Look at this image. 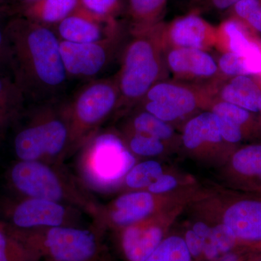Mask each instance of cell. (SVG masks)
Wrapping results in <instances>:
<instances>
[{
    "label": "cell",
    "instance_id": "6da1fadb",
    "mask_svg": "<svg viewBox=\"0 0 261 261\" xmlns=\"http://www.w3.org/2000/svg\"><path fill=\"white\" fill-rule=\"evenodd\" d=\"M5 30L8 63L25 100L33 104L63 97L69 79L55 31L23 17L10 22Z\"/></svg>",
    "mask_w": 261,
    "mask_h": 261
},
{
    "label": "cell",
    "instance_id": "7a4b0ae2",
    "mask_svg": "<svg viewBox=\"0 0 261 261\" xmlns=\"http://www.w3.org/2000/svg\"><path fill=\"white\" fill-rule=\"evenodd\" d=\"M63 97L33 103L14 139L22 161L55 162L69 153L70 128Z\"/></svg>",
    "mask_w": 261,
    "mask_h": 261
},
{
    "label": "cell",
    "instance_id": "3957f363",
    "mask_svg": "<svg viewBox=\"0 0 261 261\" xmlns=\"http://www.w3.org/2000/svg\"><path fill=\"white\" fill-rule=\"evenodd\" d=\"M130 34L133 37L123 49L121 68L116 75L120 94L118 111L139 104L162 75L158 25Z\"/></svg>",
    "mask_w": 261,
    "mask_h": 261
},
{
    "label": "cell",
    "instance_id": "277c9868",
    "mask_svg": "<svg viewBox=\"0 0 261 261\" xmlns=\"http://www.w3.org/2000/svg\"><path fill=\"white\" fill-rule=\"evenodd\" d=\"M47 261H102V233L72 226L10 230L7 232Z\"/></svg>",
    "mask_w": 261,
    "mask_h": 261
},
{
    "label": "cell",
    "instance_id": "5b68a950",
    "mask_svg": "<svg viewBox=\"0 0 261 261\" xmlns=\"http://www.w3.org/2000/svg\"><path fill=\"white\" fill-rule=\"evenodd\" d=\"M10 178L15 188L28 197L72 206L94 219L100 206L84 187L53 163L20 161L12 168Z\"/></svg>",
    "mask_w": 261,
    "mask_h": 261
},
{
    "label": "cell",
    "instance_id": "8992f818",
    "mask_svg": "<svg viewBox=\"0 0 261 261\" xmlns=\"http://www.w3.org/2000/svg\"><path fill=\"white\" fill-rule=\"evenodd\" d=\"M119 99L116 75L94 79L82 86L71 98L65 99L70 128L69 152L82 148L97 133L99 126L116 112Z\"/></svg>",
    "mask_w": 261,
    "mask_h": 261
},
{
    "label": "cell",
    "instance_id": "52a82bcc",
    "mask_svg": "<svg viewBox=\"0 0 261 261\" xmlns=\"http://www.w3.org/2000/svg\"><path fill=\"white\" fill-rule=\"evenodd\" d=\"M78 162L81 179L85 187L108 192L123 186L136 158L121 137L115 134H96L82 147Z\"/></svg>",
    "mask_w": 261,
    "mask_h": 261
},
{
    "label": "cell",
    "instance_id": "ba28073f",
    "mask_svg": "<svg viewBox=\"0 0 261 261\" xmlns=\"http://www.w3.org/2000/svg\"><path fill=\"white\" fill-rule=\"evenodd\" d=\"M194 197L192 189L169 195H154L147 190H132L122 194L108 205L99 206L94 219L101 233L106 228L119 230L149 217L184 207Z\"/></svg>",
    "mask_w": 261,
    "mask_h": 261
},
{
    "label": "cell",
    "instance_id": "9c48e42d",
    "mask_svg": "<svg viewBox=\"0 0 261 261\" xmlns=\"http://www.w3.org/2000/svg\"><path fill=\"white\" fill-rule=\"evenodd\" d=\"M206 216L227 226L242 245L261 250V195L229 194L207 201Z\"/></svg>",
    "mask_w": 261,
    "mask_h": 261
},
{
    "label": "cell",
    "instance_id": "30bf717a",
    "mask_svg": "<svg viewBox=\"0 0 261 261\" xmlns=\"http://www.w3.org/2000/svg\"><path fill=\"white\" fill-rule=\"evenodd\" d=\"M181 143L187 151L202 161H219L226 164L235 146L225 142L217 116L211 111L192 117L185 125Z\"/></svg>",
    "mask_w": 261,
    "mask_h": 261
},
{
    "label": "cell",
    "instance_id": "8fae6325",
    "mask_svg": "<svg viewBox=\"0 0 261 261\" xmlns=\"http://www.w3.org/2000/svg\"><path fill=\"white\" fill-rule=\"evenodd\" d=\"M121 36L93 43L61 41V53L68 79L94 80L113 59L121 42Z\"/></svg>",
    "mask_w": 261,
    "mask_h": 261
},
{
    "label": "cell",
    "instance_id": "7c38bea8",
    "mask_svg": "<svg viewBox=\"0 0 261 261\" xmlns=\"http://www.w3.org/2000/svg\"><path fill=\"white\" fill-rule=\"evenodd\" d=\"M182 209L165 211L119 230L120 245L126 260H145L168 236Z\"/></svg>",
    "mask_w": 261,
    "mask_h": 261
},
{
    "label": "cell",
    "instance_id": "4fadbf2b",
    "mask_svg": "<svg viewBox=\"0 0 261 261\" xmlns=\"http://www.w3.org/2000/svg\"><path fill=\"white\" fill-rule=\"evenodd\" d=\"M147 111L168 123L190 116L200 107L197 94L186 86L159 82L139 103Z\"/></svg>",
    "mask_w": 261,
    "mask_h": 261
},
{
    "label": "cell",
    "instance_id": "5bb4252c",
    "mask_svg": "<svg viewBox=\"0 0 261 261\" xmlns=\"http://www.w3.org/2000/svg\"><path fill=\"white\" fill-rule=\"evenodd\" d=\"M53 29L60 40L73 43L102 42L121 36L116 19L101 18L80 6Z\"/></svg>",
    "mask_w": 261,
    "mask_h": 261
},
{
    "label": "cell",
    "instance_id": "9a60e30c",
    "mask_svg": "<svg viewBox=\"0 0 261 261\" xmlns=\"http://www.w3.org/2000/svg\"><path fill=\"white\" fill-rule=\"evenodd\" d=\"M73 209L76 208L61 202L28 197L16 206L12 218L20 229L70 226Z\"/></svg>",
    "mask_w": 261,
    "mask_h": 261
},
{
    "label": "cell",
    "instance_id": "2e32d148",
    "mask_svg": "<svg viewBox=\"0 0 261 261\" xmlns=\"http://www.w3.org/2000/svg\"><path fill=\"white\" fill-rule=\"evenodd\" d=\"M158 27L161 37L168 39L173 47L205 50L220 36L219 29L195 13L179 17L166 25L160 23Z\"/></svg>",
    "mask_w": 261,
    "mask_h": 261
},
{
    "label": "cell",
    "instance_id": "e0dca14e",
    "mask_svg": "<svg viewBox=\"0 0 261 261\" xmlns=\"http://www.w3.org/2000/svg\"><path fill=\"white\" fill-rule=\"evenodd\" d=\"M226 165L228 178L237 188L261 195V143L237 148Z\"/></svg>",
    "mask_w": 261,
    "mask_h": 261
},
{
    "label": "cell",
    "instance_id": "ac0fdd59",
    "mask_svg": "<svg viewBox=\"0 0 261 261\" xmlns=\"http://www.w3.org/2000/svg\"><path fill=\"white\" fill-rule=\"evenodd\" d=\"M166 61L173 74L183 78L206 80L219 71L214 58L204 49L173 47L168 51Z\"/></svg>",
    "mask_w": 261,
    "mask_h": 261
},
{
    "label": "cell",
    "instance_id": "d6986e66",
    "mask_svg": "<svg viewBox=\"0 0 261 261\" xmlns=\"http://www.w3.org/2000/svg\"><path fill=\"white\" fill-rule=\"evenodd\" d=\"M80 6V0H37L23 5V18L53 29Z\"/></svg>",
    "mask_w": 261,
    "mask_h": 261
},
{
    "label": "cell",
    "instance_id": "ffe728a7",
    "mask_svg": "<svg viewBox=\"0 0 261 261\" xmlns=\"http://www.w3.org/2000/svg\"><path fill=\"white\" fill-rule=\"evenodd\" d=\"M220 99L247 110L260 113L261 88L250 75L232 77L220 92Z\"/></svg>",
    "mask_w": 261,
    "mask_h": 261
},
{
    "label": "cell",
    "instance_id": "44dd1931",
    "mask_svg": "<svg viewBox=\"0 0 261 261\" xmlns=\"http://www.w3.org/2000/svg\"><path fill=\"white\" fill-rule=\"evenodd\" d=\"M168 0H125L130 19V33L141 32L161 23Z\"/></svg>",
    "mask_w": 261,
    "mask_h": 261
},
{
    "label": "cell",
    "instance_id": "7402d4cb",
    "mask_svg": "<svg viewBox=\"0 0 261 261\" xmlns=\"http://www.w3.org/2000/svg\"><path fill=\"white\" fill-rule=\"evenodd\" d=\"M220 34L227 40L229 51L243 58H248L261 49L255 42L250 40L245 29V24L234 18L228 19L221 23Z\"/></svg>",
    "mask_w": 261,
    "mask_h": 261
},
{
    "label": "cell",
    "instance_id": "603a6c76",
    "mask_svg": "<svg viewBox=\"0 0 261 261\" xmlns=\"http://www.w3.org/2000/svg\"><path fill=\"white\" fill-rule=\"evenodd\" d=\"M125 130L149 135L166 144L173 140L175 136L174 130L170 123L159 119L144 110L134 115Z\"/></svg>",
    "mask_w": 261,
    "mask_h": 261
},
{
    "label": "cell",
    "instance_id": "cb8c5ba5",
    "mask_svg": "<svg viewBox=\"0 0 261 261\" xmlns=\"http://www.w3.org/2000/svg\"><path fill=\"white\" fill-rule=\"evenodd\" d=\"M164 172L163 165L155 160L136 163L125 176L123 186L130 190H146Z\"/></svg>",
    "mask_w": 261,
    "mask_h": 261
},
{
    "label": "cell",
    "instance_id": "d4e9b609",
    "mask_svg": "<svg viewBox=\"0 0 261 261\" xmlns=\"http://www.w3.org/2000/svg\"><path fill=\"white\" fill-rule=\"evenodd\" d=\"M211 111L216 116L226 118L241 127L248 137L261 130L260 123L255 120L252 113L235 105L220 99L213 105Z\"/></svg>",
    "mask_w": 261,
    "mask_h": 261
},
{
    "label": "cell",
    "instance_id": "484cf974",
    "mask_svg": "<svg viewBox=\"0 0 261 261\" xmlns=\"http://www.w3.org/2000/svg\"><path fill=\"white\" fill-rule=\"evenodd\" d=\"M143 261H193L182 235H168Z\"/></svg>",
    "mask_w": 261,
    "mask_h": 261
},
{
    "label": "cell",
    "instance_id": "4316f807",
    "mask_svg": "<svg viewBox=\"0 0 261 261\" xmlns=\"http://www.w3.org/2000/svg\"><path fill=\"white\" fill-rule=\"evenodd\" d=\"M130 152L140 157H157L164 153L166 145L162 140L149 135L125 130L122 138Z\"/></svg>",
    "mask_w": 261,
    "mask_h": 261
},
{
    "label": "cell",
    "instance_id": "83f0119b",
    "mask_svg": "<svg viewBox=\"0 0 261 261\" xmlns=\"http://www.w3.org/2000/svg\"><path fill=\"white\" fill-rule=\"evenodd\" d=\"M41 259L9 233L0 230V261H39Z\"/></svg>",
    "mask_w": 261,
    "mask_h": 261
},
{
    "label": "cell",
    "instance_id": "f1b7e54d",
    "mask_svg": "<svg viewBox=\"0 0 261 261\" xmlns=\"http://www.w3.org/2000/svg\"><path fill=\"white\" fill-rule=\"evenodd\" d=\"M25 98L13 80L0 75V111H23Z\"/></svg>",
    "mask_w": 261,
    "mask_h": 261
},
{
    "label": "cell",
    "instance_id": "f546056e",
    "mask_svg": "<svg viewBox=\"0 0 261 261\" xmlns=\"http://www.w3.org/2000/svg\"><path fill=\"white\" fill-rule=\"evenodd\" d=\"M231 10L233 18L261 34V0H240Z\"/></svg>",
    "mask_w": 261,
    "mask_h": 261
},
{
    "label": "cell",
    "instance_id": "4dcf8cb0",
    "mask_svg": "<svg viewBox=\"0 0 261 261\" xmlns=\"http://www.w3.org/2000/svg\"><path fill=\"white\" fill-rule=\"evenodd\" d=\"M80 7L103 18L116 19L126 8L125 0H80Z\"/></svg>",
    "mask_w": 261,
    "mask_h": 261
},
{
    "label": "cell",
    "instance_id": "1f68e13d",
    "mask_svg": "<svg viewBox=\"0 0 261 261\" xmlns=\"http://www.w3.org/2000/svg\"><path fill=\"white\" fill-rule=\"evenodd\" d=\"M187 179H182L174 173L164 172L146 190L154 195H169L187 190L189 188H182V187L187 186Z\"/></svg>",
    "mask_w": 261,
    "mask_h": 261
},
{
    "label": "cell",
    "instance_id": "d6a6232c",
    "mask_svg": "<svg viewBox=\"0 0 261 261\" xmlns=\"http://www.w3.org/2000/svg\"><path fill=\"white\" fill-rule=\"evenodd\" d=\"M218 68L223 74L227 76H238L247 75L243 57L231 51H226L220 56L217 63Z\"/></svg>",
    "mask_w": 261,
    "mask_h": 261
},
{
    "label": "cell",
    "instance_id": "836d02e7",
    "mask_svg": "<svg viewBox=\"0 0 261 261\" xmlns=\"http://www.w3.org/2000/svg\"><path fill=\"white\" fill-rule=\"evenodd\" d=\"M8 40L5 29L0 28V66L4 63H8Z\"/></svg>",
    "mask_w": 261,
    "mask_h": 261
},
{
    "label": "cell",
    "instance_id": "e575fe53",
    "mask_svg": "<svg viewBox=\"0 0 261 261\" xmlns=\"http://www.w3.org/2000/svg\"><path fill=\"white\" fill-rule=\"evenodd\" d=\"M211 5L215 9L219 10H226L231 8L240 2V0H209Z\"/></svg>",
    "mask_w": 261,
    "mask_h": 261
},
{
    "label": "cell",
    "instance_id": "d590c367",
    "mask_svg": "<svg viewBox=\"0 0 261 261\" xmlns=\"http://www.w3.org/2000/svg\"><path fill=\"white\" fill-rule=\"evenodd\" d=\"M261 260V253L258 255H255V257H252L251 259L247 261H260Z\"/></svg>",
    "mask_w": 261,
    "mask_h": 261
},
{
    "label": "cell",
    "instance_id": "8d00e7d4",
    "mask_svg": "<svg viewBox=\"0 0 261 261\" xmlns=\"http://www.w3.org/2000/svg\"><path fill=\"white\" fill-rule=\"evenodd\" d=\"M23 5L29 4V3H32V2L37 1V0H20Z\"/></svg>",
    "mask_w": 261,
    "mask_h": 261
},
{
    "label": "cell",
    "instance_id": "74e56055",
    "mask_svg": "<svg viewBox=\"0 0 261 261\" xmlns=\"http://www.w3.org/2000/svg\"><path fill=\"white\" fill-rule=\"evenodd\" d=\"M260 115H261V108H260Z\"/></svg>",
    "mask_w": 261,
    "mask_h": 261
},
{
    "label": "cell",
    "instance_id": "f35d334b",
    "mask_svg": "<svg viewBox=\"0 0 261 261\" xmlns=\"http://www.w3.org/2000/svg\"><path fill=\"white\" fill-rule=\"evenodd\" d=\"M260 261H261V260H260Z\"/></svg>",
    "mask_w": 261,
    "mask_h": 261
}]
</instances>
